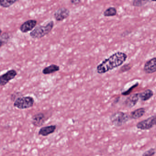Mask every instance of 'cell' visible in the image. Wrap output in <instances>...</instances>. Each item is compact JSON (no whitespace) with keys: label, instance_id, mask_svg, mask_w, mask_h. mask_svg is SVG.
<instances>
[{"label":"cell","instance_id":"6da1fadb","mask_svg":"<svg viewBox=\"0 0 156 156\" xmlns=\"http://www.w3.org/2000/svg\"><path fill=\"white\" fill-rule=\"evenodd\" d=\"M126 54L122 52H116L105 59L96 67L98 74H102L122 66L127 59Z\"/></svg>","mask_w":156,"mask_h":156},{"label":"cell","instance_id":"7a4b0ae2","mask_svg":"<svg viewBox=\"0 0 156 156\" xmlns=\"http://www.w3.org/2000/svg\"><path fill=\"white\" fill-rule=\"evenodd\" d=\"M54 22L53 21L48 22L45 25H39L35 27L30 33L31 37L34 38H39L48 34L54 28Z\"/></svg>","mask_w":156,"mask_h":156},{"label":"cell","instance_id":"3957f363","mask_svg":"<svg viewBox=\"0 0 156 156\" xmlns=\"http://www.w3.org/2000/svg\"><path fill=\"white\" fill-rule=\"evenodd\" d=\"M128 114L122 111H117L110 116V120L115 127H121L125 124L130 119Z\"/></svg>","mask_w":156,"mask_h":156},{"label":"cell","instance_id":"277c9868","mask_svg":"<svg viewBox=\"0 0 156 156\" xmlns=\"http://www.w3.org/2000/svg\"><path fill=\"white\" fill-rule=\"evenodd\" d=\"M34 100L31 96L20 97L16 100L13 103L14 107L20 110L29 109L33 107Z\"/></svg>","mask_w":156,"mask_h":156},{"label":"cell","instance_id":"5b68a950","mask_svg":"<svg viewBox=\"0 0 156 156\" xmlns=\"http://www.w3.org/2000/svg\"><path fill=\"white\" fill-rule=\"evenodd\" d=\"M156 125V115L139 122L136 124V128L142 130H150Z\"/></svg>","mask_w":156,"mask_h":156},{"label":"cell","instance_id":"8992f818","mask_svg":"<svg viewBox=\"0 0 156 156\" xmlns=\"http://www.w3.org/2000/svg\"><path fill=\"white\" fill-rule=\"evenodd\" d=\"M17 74L16 71L12 69L0 76V86H5L10 81L14 78Z\"/></svg>","mask_w":156,"mask_h":156},{"label":"cell","instance_id":"52a82bcc","mask_svg":"<svg viewBox=\"0 0 156 156\" xmlns=\"http://www.w3.org/2000/svg\"><path fill=\"white\" fill-rule=\"evenodd\" d=\"M70 15V11L66 7H60L54 13L55 19L58 22H61L67 18Z\"/></svg>","mask_w":156,"mask_h":156},{"label":"cell","instance_id":"ba28073f","mask_svg":"<svg viewBox=\"0 0 156 156\" xmlns=\"http://www.w3.org/2000/svg\"><path fill=\"white\" fill-rule=\"evenodd\" d=\"M45 121V115L43 113L36 114L32 118V123L35 127H39L42 126L44 124Z\"/></svg>","mask_w":156,"mask_h":156},{"label":"cell","instance_id":"9c48e42d","mask_svg":"<svg viewBox=\"0 0 156 156\" xmlns=\"http://www.w3.org/2000/svg\"><path fill=\"white\" fill-rule=\"evenodd\" d=\"M37 21L34 19H30L23 23L20 27V30L22 33H26L32 31L36 26Z\"/></svg>","mask_w":156,"mask_h":156},{"label":"cell","instance_id":"30bf717a","mask_svg":"<svg viewBox=\"0 0 156 156\" xmlns=\"http://www.w3.org/2000/svg\"><path fill=\"white\" fill-rule=\"evenodd\" d=\"M144 71L147 74H152L156 71V57L153 58L146 62Z\"/></svg>","mask_w":156,"mask_h":156},{"label":"cell","instance_id":"8fae6325","mask_svg":"<svg viewBox=\"0 0 156 156\" xmlns=\"http://www.w3.org/2000/svg\"><path fill=\"white\" fill-rule=\"evenodd\" d=\"M56 125H50L41 127L38 131V135L47 136L55 132L56 129Z\"/></svg>","mask_w":156,"mask_h":156},{"label":"cell","instance_id":"7c38bea8","mask_svg":"<svg viewBox=\"0 0 156 156\" xmlns=\"http://www.w3.org/2000/svg\"><path fill=\"white\" fill-rule=\"evenodd\" d=\"M139 100L138 93H135L130 95L127 98L124 102L125 105L128 108H132L136 105Z\"/></svg>","mask_w":156,"mask_h":156},{"label":"cell","instance_id":"4fadbf2b","mask_svg":"<svg viewBox=\"0 0 156 156\" xmlns=\"http://www.w3.org/2000/svg\"><path fill=\"white\" fill-rule=\"evenodd\" d=\"M60 70V67L58 65L52 64L48 67H46L42 71V73L44 75H49L57 72Z\"/></svg>","mask_w":156,"mask_h":156},{"label":"cell","instance_id":"5bb4252c","mask_svg":"<svg viewBox=\"0 0 156 156\" xmlns=\"http://www.w3.org/2000/svg\"><path fill=\"white\" fill-rule=\"evenodd\" d=\"M154 96V92L152 90L147 89L143 92L138 93L139 98L143 101H147Z\"/></svg>","mask_w":156,"mask_h":156},{"label":"cell","instance_id":"9a60e30c","mask_svg":"<svg viewBox=\"0 0 156 156\" xmlns=\"http://www.w3.org/2000/svg\"><path fill=\"white\" fill-rule=\"evenodd\" d=\"M146 113L145 109L140 108L133 111L130 114V118L132 119H137L141 118Z\"/></svg>","mask_w":156,"mask_h":156},{"label":"cell","instance_id":"2e32d148","mask_svg":"<svg viewBox=\"0 0 156 156\" xmlns=\"http://www.w3.org/2000/svg\"><path fill=\"white\" fill-rule=\"evenodd\" d=\"M105 17L115 16L117 14V10L114 7H110L106 9L103 13Z\"/></svg>","mask_w":156,"mask_h":156},{"label":"cell","instance_id":"e0dca14e","mask_svg":"<svg viewBox=\"0 0 156 156\" xmlns=\"http://www.w3.org/2000/svg\"><path fill=\"white\" fill-rule=\"evenodd\" d=\"M17 2L16 0L11 1V0H0V6L4 8H7L12 5L15 3Z\"/></svg>","mask_w":156,"mask_h":156},{"label":"cell","instance_id":"ac0fdd59","mask_svg":"<svg viewBox=\"0 0 156 156\" xmlns=\"http://www.w3.org/2000/svg\"><path fill=\"white\" fill-rule=\"evenodd\" d=\"M155 154L156 149L155 148H151L144 153L143 156H154Z\"/></svg>","mask_w":156,"mask_h":156},{"label":"cell","instance_id":"d6986e66","mask_svg":"<svg viewBox=\"0 0 156 156\" xmlns=\"http://www.w3.org/2000/svg\"><path fill=\"white\" fill-rule=\"evenodd\" d=\"M149 1H134L133 2V5L134 6H142L145 5Z\"/></svg>","mask_w":156,"mask_h":156},{"label":"cell","instance_id":"ffe728a7","mask_svg":"<svg viewBox=\"0 0 156 156\" xmlns=\"http://www.w3.org/2000/svg\"><path fill=\"white\" fill-rule=\"evenodd\" d=\"M138 85V83H136V84H135V85H133L132 87H131L130 89H128L126 91L122 93V95H124V96H126V95H129V94H130V93H131L132 92V91L133 90V89H135V88H136V87H137Z\"/></svg>","mask_w":156,"mask_h":156},{"label":"cell","instance_id":"44dd1931","mask_svg":"<svg viewBox=\"0 0 156 156\" xmlns=\"http://www.w3.org/2000/svg\"><path fill=\"white\" fill-rule=\"evenodd\" d=\"M131 66H130V64H126V65H124L122 67H121L120 69V71L121 72H125V71H128L131 69Z\"/></svg>","mask_w":156,"mask_h":156},{"label":"cell","instance_id":"7402d4cb","mask_svg":"<svg viewBox=\"0 0 156 156\" xmlns=\"http://www.w3.org/2000/svg\"><path fill=\"white\" fill-rule=\"evenodd\" d=\"M20 94V93H15L12 94L11 96V100H12V101H15L18 98L17 97V96Z\"/></svg>","mask_w":156,"mask_h":156},{"label":"cell","instance_id":"603a6c76","mask_svg":"<svg viewBox=\"0 0 156 156\" xmlns=\"http://www.w3.org/2000/svg\"><path fill=\"white\" fill-rule=\"evenodd\" d=\"M70 2L74 5H78L81 2V1L80 0H72L70 1Z\"/></svg>","mask_w":156,"mask_h":156},{"label":"cell","instance_id":"cb8c5ba5","mask_svg":"<svg viewBox=\"0 0 156 156\" xmlns=\"http://www.w3.org/2000/svg\"><path fill=\"white\" fill-rule=\"evenodd\" d=\"M4 44V42H3L2 41H1V40H0V48Z\"/></svg>","mask_w":156,"mask_h":156},{"label":"cell","instance_id":"d4e9b609","mask_svg":"<svg viewBox=\"0 0 156 156\" xmlns=\"http://www.w3.org/2000/svg\"><path fill=\"white\" fill-rule=\"evenodd\" d=\"M2 29L0 28V35H1V34H2Z\"/></svg>","mask_w":156,"mask_h":156}]
</instances>
